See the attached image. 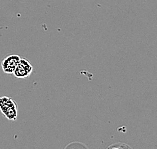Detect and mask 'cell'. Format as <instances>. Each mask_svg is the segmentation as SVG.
Listing matches in <instances>:
<instances>
[{
  "mask_svg": "<svg viewBox=\"0 0 157 149\" xmlns=\"http://www.w3.org/2000/svg\"><path fill=\"white\" fill-rule=\"evenodd\" d=\"M115 146H123V147H129L128 145H126V144H121V145H116V144H114V145H111L110 147H115Z\"/></svg>",
  "mask_w": 157,
  "mask_h": 149,
  "instance_id": "4",
  "label": "cell"
},
{
  "mask_svg": "<svg viewBox=\"0 0 157 149\" xmlns=\"http://www.w3.org/2000/svg\"><path fill=\"white\" fill-rule=\"evenodd\" d=\"M0 111L8 120L15 121L18 116L17 105L13 99L7 96L0 97Z\"/></svg>",
  "mask_w": 157,
  "mask_h": 149,
  "instance_id": "1",
  "label": "cell"
},
{
  "mask_svg": "<svg viewBox=\"0 0 157 149\" xmlns=\"http://www.w3.org/2000/svg\"><path fill=\"white\" fill-rule=\"evenodd\" d=\"M33 72V66L27 59L20 58L16 68L13 72V75L16 78H27Z\"/></svg>",
  "mask_w": 157,
  "mask_h": 149,
  "instance_id": "2",
  "label": "cell"
},
{
  "mask_svg": "<svg viewBox=\"0 0 157 149\" xmlns=\"http://www.w3.org/2000/svg\"><path fill=\"white\" fill-rule=\"evenodd\" d=\"M21 57L17 54H12L7 56L6 58H4L1 62V67L4 73L7 74H13V72L16 68L18 62L20 61Z\"/></svg>",
  "mask_w": 157,
  "mask_h": 149,
  "instance_id": "3",
  "label": "cell"
}]
</instances>
